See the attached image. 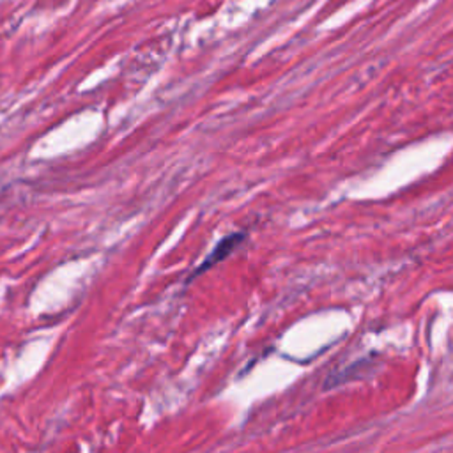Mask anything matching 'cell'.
<instances>
[{
    "label": "cell",
    "instance_id": "cell-1",
    "mask_svg": "<svg viewBox=\"0 0 453 453\" xmlns=\"http://www.w3.org/2000/svg\"><path fill=\"white\" fill-rule=\"evenodd\" d=\"M243 241H244V232H236V234H230V236L223 237V240H221L220 243L214 247V250L211 252L209 257H207L206 261H204L202 264L197 268V271L193 273V276L200 275V273H204L206 269H209L211 266H216L218 262L223 261L225 257H229V255L232 254V252L236 250V248L240 247Z\"/></svg>",
    "mask_w": 453,
    "mask_h": 453
}]
</instances>
